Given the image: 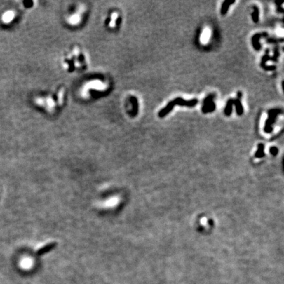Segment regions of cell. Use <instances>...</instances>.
Masks as SVG:
<instances>
[{
	"mask_svg": "<svg viewBox=\"0 0 284 284\" xmlns=\"http://www.w3.org/2000/svg\"><path fill=\"white\" fill-rule=\"evenodd\" d=\"M276 4H277L278 7V11L280 13H283V8L281 6V4H283V2H281V3H279L278 1H276Z\"/></svg>",
	"mask_w": 284,
	"mask_h": 284,
	"instance_id": "14",
	"label": "cell"
},
{
	"mask_svg": "<svg viewBox=\"0 0 284 284\" xmlns=\"http://www.w3.org/2000/svg\"><path fill=\"white\" fill-rule=\"evenodd\" d=\"M242 97H243V93H242V92H238L237 93V99H238V100H240L242 98Z\"/></svg>",
	"mask_w": 284,
	"mask_h": 284,
	"instance_id": "16",
	"label": "cell"
},
{
	"mask_svg": "<svg viewBox=\"0 0 284 284\" xmlns=\"http://www.w3.org/2000/svg\"><path fill=\"white\" fill-rule=\"evenodd\" d=\"M258 147H259V150H258V151L256 153L257 157H262V156H264V145L259 144Z\"/></svg>",
	"mask_w": 284,
	"mask_h": 284,
	"instance_id": "13",
	"label": "cell"
},
{
	"mask_svg": "<svg viewBox=\"0 0 284 284\" xmlns=\"http://www.w3.org/2000/svg\"><path fill=\"white\" fill-rule=\"evenodd\" d=\"M278 148L277 147H271V149H270V152L271 153H272V155H276L277 154V153H278Z\"/></svg>",
	"mask_w": 284,
	"mask_h": 284,
	"instance_id": "15",
	"label": "cell"
},
{
	"mask_svg": "<svg viewBox=\"0 0 284 284\" xmlns=\"http://www.w3.org/2000/svg\"><path fill=\"white\" fill-rule=\"evenodd\" d=\"M282 113V110L280 109H272L268 111V119L265 122L264 132L271 133L273 130V125L276 122V119L280 114Z\"/></svg>",
	"mask_w": 284,
	"mask_h": 284,
	"instance_id": "1",
	"label": "cell"
},
{
	"mask_svg": "<svg viewBox=\"0 0 284 284\" xmlns=\"http://www.w3.org/2000/svg\"><path fill=\"white\" fill-rule=\"evenodd\" d=\"M215 95L214 94H210L207 96L203 100L202 106V112L204 114L212 113L216 109V104L214 101Z\"/></svg>",
	"mask_w": 284,
	"mask_h": 284,
	"instance_id": "2",
	"label": "cell"
},
{
	"mask_svg": "<svg viewBox=\"0 0 284 284\" xmlns=\"http://www.w3.org/2000/svg\"><path fill=\"white\" fill-rule=\"evenodd\" d=\"M175 105L186 107H194L198 103L197 99H192L191 100H186L182 97H177L173 100Z\"/></svg>",
	"mask_w": 284,
	"mask_h": 284,
	"instance_id": "3",
	"label": "cell"
},
{
	"mask_svg": "<svg viewBox=\"0 0 284 284\" xmlns=\"http://www.w3.org/2000/svg\"><path fill=\"white\" fill-rule=\"evenodd\" d=\"M174 107H175V105H174L173 101H170V102L166 105L165 107H164L159 111V113H158V116H159L160 118H164V117H165L168 114L170 113V112L173 111V109H174Z\"/></svg>",
	"mask_w": 284,
	"mask_h": 284,
	"instance_id": "6",
	"label": "cell"
},
{
	"mask_svg": "<svg viewBox=\"0 0 284 284\" xmlns=\"http://www.w3.org/2000/svg\"><path fill=\"white\" fill-rule=\"evenodd\" d=\"M54 246H55V245H54L53 243L47 244V245H46L45 246H43V247H41V248L39 249L38 250L37 254L38 255H41V254L45 253V252H48L49 251H50V250L51 249H53V247H54Z\"/></svg>",
	"mask_w": 284,
	"mask_h": 284,
	"instance_id": "11",
	"label": "cell"
},
{
	"mask_svg": "<svg viewBox=\"0 0 284 284\" xmlns=\"http://www.w3.org/2000/svg\"><path fill=\"white\" fill-rule=\"evenodd\" d=\"M252 8H253L254 11L251 15L252 19L255 23H258L259 21V7H258V6H255V5Z\"/></svg>",
	"mask_w": 284,
	"mask_h": 284,
	"instance_id": "12",
	"label": "cell"
},
{
	"mask_svg": "<svg viewBox=\"0 0 284 284\" xmlns=\"http://www.w3.org/2000/svg\"><path fill=\"white\" fill-rule=\"evenodd\" d=\"M234 105H235L236 110V113L238 114L239 116H241L243 114L244 109L243 107L242 103L241 102V100H238V99H234Z\"/></svg>",
	"mask_w": 284,
	"mask_h": 284,
	"instance_id": "8",
	"label": "cell"
},
{
	"mask_svg": "<svg viewBox=\"0 0 284 284\" xmlns=\"http://www.w3.org/2000/svg\"><path fill=\"white\" fill-rule=\"evenodd\" d=\"M268 34L266 33H262V34H256L254 36H252L251 38V42L252 45L253 46V48L256 51H260L261 49V45L260 43V39L262 37H266Z\"/></svg>",
	"mask_w": 284,
	"mask_h": 284,
	"instance_id": "4",
	"label": "cell"
},
{
	"mask_svg": "<svg viewBox=\"0 0 284 284\" xmlns=\"http://www.w3.org/2000/svg\"><path fill=\"white\" fill-rule=\"evenodd\" d=\"M268 53H269V49H267L266 50V54L262 57L261 62H260V66H261L262 69L265 70H274L276 69V66H267V65H266V62L267 61H272V57L269 56Z\"/></svg>",
	"mask_w": 284,
	"mask_h": 284,
	"instance_id": "5",
	"label": "cell"
},
{
	"mask_svg": "<svg viewBox=\"0 0 284 284\" xmlns=\"http://www.w3.org/2000/svg\"><path fill=\"white\" fill-rule=\"evenodd\" d=\"M234 105V99H229L224 108V114L226 116H230L232 113V109Z\"/></svg>",
	"mask_w": 284,
	"mask_h": 284,
	"instance_id": "9",
	"label": "cell"
},
{
	"mask_svg": "<svg viewBox=\"0 0 284 284\" xmlns=\"http://www.w3.org/2000/svg\"><path fill=\"white\" fill-rule=\"evenodd\" d=\"M235 2L236 1H234V0H233V1H231V0H226V1H224L220 9L221 15H225L226 14H227L228 9L230 8V6L231 5L234 4Z\"/></svg>",
	"mask_w": 284,
	"mask_h": 284,
	"instance_id": "7",
	"label": "cell"
},
{
	"mask_svg": "<svg viewBox=\"0 0 284 284\" xmlns=\"http://www.w3.org/2000/svg\"><path fill=\"white\" fill-rule=\"evenodd\" d=\"M14 13L11 11H8L5 13L2 17V20L6 23H9L14 18Z\"/></svg>",
	"mask_w": 284,
	"mask_h": 284,
	"instance_id": "10",
	"label": "cell"
}]
</instances>
